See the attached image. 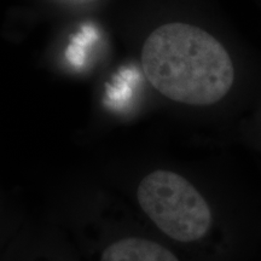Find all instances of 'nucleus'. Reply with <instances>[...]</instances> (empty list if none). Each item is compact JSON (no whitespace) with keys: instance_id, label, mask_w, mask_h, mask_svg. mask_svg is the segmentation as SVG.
<instances>
[{"instance_id":"obj_1","label":"nucleus","mask_w":261,"mask_h":261,"mask_svg":"<svg viewBox=\"0 0 261 261\" xmlns=\"http://www.w3.org/2000/svg\"><path fill=\"white\" fill-rule=\"evenodd\" d=\"M142 67L162 96L188 106H212L228 93L234 68L224 45L204 29L167 23L144 42Z\"/></svg>"},{"instance_id":"obj_3","label":"nucleus","mask_w":261,"mask_h":261,"mask_svg":"<svg viewBox=\"0 0 261 261\" xmlns=\"http://www.w3.org/2000/svg\"><path fill=\"white\" fill-rule=\"evenodd\" d=\"M100 261H179L171 250L154 241L129 237L110 244Z\"/></svg>"},{"instance_id":"obj_2","label":"nucleus","mask_w":261,"mask_h":261,"mask_svg":"<svg viewBox=\"0 0 261 261\" xmlns=\"http://www.w3.org/2000/svg\"><path fill=\"white\" fill-rule=\"evenodd\" d=\"M139 205L163 233L179 242H195L211 230L212 211L201 192L175 172L159 169L140 181Z\"/></svg>"}]
</instances>
